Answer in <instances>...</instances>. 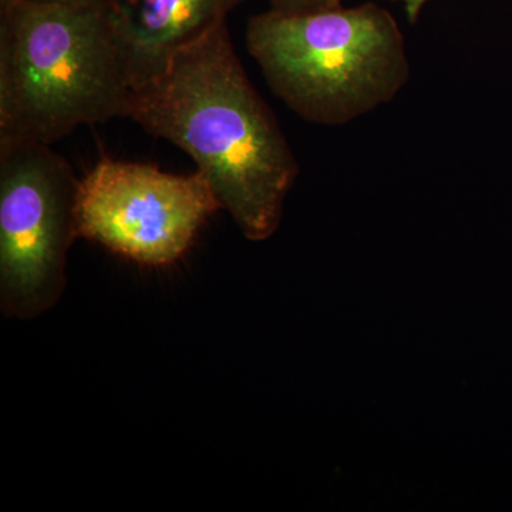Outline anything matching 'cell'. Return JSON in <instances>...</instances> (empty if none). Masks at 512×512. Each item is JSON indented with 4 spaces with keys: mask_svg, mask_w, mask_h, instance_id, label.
Here are the masks:
<instances>
[{
    "mask_svg": "<svg viewBox=\"0 0 512 512\" xmlns=\"http://www.w3.org/2000/svg\"><path fill=\"white\" fill-rule=\"evenodd\" d=\"M128 119L192 158L249 241L278 231L299 165L239 62L227 20L134 87Z\"/></svg>",
    "mask_w": 512,
    "mask_h": 512,
    "instance_id": "cell-1",
    "label": "cell"
},
{
    "mask_svg": "<svg viewBox=\"0 0 512 512\" xmlns=\"http://www.w3.org/2000/svg\"><path fill=\"white\" fill-rule=\"evenodd\" d=\"M134 86L110 0H0V141L128 117Z\"/></svg>",
    "mask_w": 512,
    "mask_h": 512,
    "instance_id": "cell-2",
    "label": "cell"
},
{
    "mask_svg": "<svg viewBox=\"0 0 512 512\" xmlns=\"http://www.w3.org/2000/svg\"><path fill=\"white\" fill-rule=\"evenodd\" d=\"M245 42L272 92L323 126L365 116L409 82L399 23L372 2L299 15L269 9L248 20Z\"/></svg>",
    "mask_w": 512,
    "mask_h": 512,
    "instance_id": "cell-3",
    "label": "cell"
},
{
    "mask_svg": "<svg viewBox=\"0 0 512 512\" xmlns=\"http://www.w3.org/2000/svg\"><path fill=\"white\" fill-rule=\"evenodd\" d=\"M80 180L52 146L0 141V308L33 319L59 302Z\"/></svg>",
    "mask_w": 512,
    "mask_h": 512,
    "instance_id": "cell-4",
    "label": "cell"
},
{
    "mask_svg": "<svg viewBox=\"0 0 512 512\" xmlns=\"http://www.w3.org/2000/svg\"><path fill=\"white\" fill-rule=\"evenodd\" d=\"M221 210L207 178L103 158L80 180L79 237L146 266L174 264Z\"/></svg>",
    "mask_w": 512,
    "mask_h": 512,
    "instance_id": "cell-5",
    "label": "cell"
},
{
    "mask_svg": "<svg viewBox=\"0 0 512 512\" xmlns=\"http://www.w3.org/2000/svg\"><path fill=\"white\" fill-rule=\"evenodd\" d=\"M244 0H110L136 86ZM134 86V87H136Z\"/></svg>",
    "mask_w": 512,
    "mask_h": 512,
    "instance_id": "cell-6",
    "label": "cell"
},
{
    "mask_svg": "<svg viewBox=\"0 0 512 512\" xmlns=\"http://www.w3.org/2000/svg\"><path fill=\"white\" fill-rule=\"evenodd\" d=\"M343 0H269L271 9L276 12L299 15V13L319 12V10L339 8Z\"/></svg>",
    "mask_w": 512,
    "mask_h": 512,
    "instance_id": "cell-7",
    "label": "cell"
},
{
    "mask_svg": "<svg viewBox=\"0 0 512 512\" xmlns=\"http://www.w3.org/2000/svg\"><path fill=\"white\" fill-rule=\"evenodd\" d=\"M396 2L402 3L407 18H409L410 22L414 23L419 20L421 10H423L429 0H396Z\"/></svg>",
    "mask_w": 512,
    "mask_h": 512,
    "instance_id": "cell-8",
    "label": "cell"
},
{
    "mask_svg": "<svg viewBox=\"0 0 512 512\" xmlns=\"http://www.w3.org/2000/svg\"><path fill=\"white\" fill-rule=\"evenodd\" d=\"M26 2L56 3V2H86V0H26Z\"/></svg>",
    "mask_w": 512,
    "mask_h": 512,
    "instance_id": "cell-9",
    "label": "cell"
}]
</instances>
